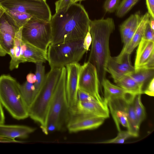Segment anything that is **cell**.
Returning <instances> with one entry per match:
<instances>
[{
	"label": "cell",
	"instance_id": "cell-4",
	"mask_svg": "<svg viewBox=\"0 0 154 154\" xmlns=\"http://www.w3.org/2000/svg\"><path fill=\"white\" fill-rule=\"evenodd\" d=\"M66 69L62 68L48 115L46 129L47 134L50 131L62 130L66 126L70 116V108L66 94Z\"/></svg>",
	"mask_w": 154,
	"mask_h": 154
},
{
	"label": "cell",
	"instance_id": "cell-28",
	"mask_svg": "<svg viewBox=\"0 0 154 154\" xmlns=\"http://www.w3.org/2000/svg\"><path fill=\"white\" fill-rule=\"evenodd\" d=\"M140 94L135 95L134 100V107L135 113L138 125H140L145 119L146 113L145 109L141 100Z\"/></svg>",
	"mask_w": 154,
	"mask_h": 154
},
{
	"label": "cell",
	"instance_id": "cell-42",
	"mask_svg": "<svg viewBox=\"0 0 154 154\" xmlns=\"http://www.w3.org/2000/svg\"><path fill=\"white\" fill-rule=\"evenodd\" d=\"M26 81L29 83L34 84L36 80V76L35 74L29 73L26 77Z\"/></svg>",
	"mask_w": 154,
	"mask_h": 154
},
{
	"label": "cell",
	"instance_id": "cell-23",
	"mask_svg": "<svg viewBox=\"0 0 154 154\" xmlns=\"http://www.w3.org/2000/svg\"><path fill=\"white\" fill-rule=\"evenodd\" d=\"M113 79L118 86L131 94L136 95L143 94L142 88L129 75H121Z\"/></svg>",
	"mask_w": 154,
	"mask_h": 154
},
{
	"label": "cell",
	"instance_id": "cell-40",
	"mask_svg": "<svg viewBox=\"0 0 154 154\" xmlns=\"http://www.w3.org/2000/svg\"><path fill=\"white\" fill-rule=\"evenodd\" d=\"M148 12L154 18V0H146Z\"/></svg>",
	"mask_w": 154,
	"mask_h": 154
},
{
	"label": "cell",
	"instance_id": "cell-20",
	"mask_svg": "<svg viewBox=\"0 0 154 154\" xmlns=\"http://www.w3.org/2000/svg\"><path fill=\"white\" fill-rule=\"evenodd\" d=\"M22 27L18 29L15 36L13 45L8 54L11 57L9 69L11 70L18 68L21 63V51L22 40Z\"/></svg>",
	"mask_w": 154,
	"mask_h": 154
},
{
	"label": "cell",
	"instance_id": "cell-39",
	"mask_svg": "<svg viewBox=\"0 0 154 154\" xmlns=\"http://www.w3.org/2000/svg\"><path fill=\"white\" fill-rule=\"evenodd\" d=\"M140 67L149 69L154 68V53L151 55L146 62Z\"/></svg>",
	"mask_w": 154,
	"mask_h": 154
},
{
	"label": "cell",
	"instance_id": "cell-31",
	"mask_svg": "<svg viewBox=\"0 0 154 154\" xmlns=\"http://www.w3.org/2000/svg\"><path fill=\"white\" fill-rule=\"evenodd\" d=\"M131 137L128 131L120 130L117 136L114 138L103 142H98L99 143H123L127 139Z\"/></svg>",
	"mask_w": 154,
	"mask_h": 154
},
{
	"label": "cell",
	"instance_id": "cell-10",
	"mask_svg": "<svg viewBox=\"0 0 154 154\" xmlns=\"http://www.w3.org/2000/svg\"><path fill=\"white\" fill-rule=\"evenodd\" d=\"M70 113L66 128L71 133L96 129L102 125L105 119L91 115Z\"/></svg>",
	"mask_w": 154,
	"mask_h": 154
},
{
	"label": "cell",
	"instance_id": "cell-9",
	"mask_svg": "<svg viewBox=\"0 0 154 154\" xmlns=\"http://www.w3.org/2000/svg\"><path fill=\"white\" fill-rule=\"evenodd\" d=\"M100 88L97 69L88 61L81 65L79 74L78 89L85 92L96 99L99 103L107 104L100 94Z\"/></svg>",
	"mask_w": 154,
	"mask_h": 154
},
{
	"label": "cell",
	"instance_id": "cell-37",
	"mask_svg": "<svg viewBox=\"0 0 154 154\" xmlns=\"http://www.w3.org/2000/svg\"><path fill=\"white\" fill-rule=\"evenodd\" d=\"M145 94L150 96H154V78L152 79L146 86L143 91Z\"/></svg>",
	"mask_w": 154,
	"mask_h": 154
},
{
	"label": "cell",
	"instance_id": "cell-27",
	"mask_svg": "<svg viewBox=\"0 0 154 154\" xmlns=\"http://www.w3.org/2000/svg\"><path fill=\"white\" fill-rule=\"evenodd\" d=\"M45 66L43 65V63H36L35 75L36 76V80L34 84L35 89L34 100L44 83L45 76Z\"/></svg>",
	"mask_w": 154,
	"mask_h": 154
},
{
	"label": "cell",
	"instance_id": "cell-15",
	"mask_svg": "<svg viewBox=\"0 0 154 154\" xmlns=\"http://www.w3.org/2000/svg\"><path fill=\"white\" fill-rule=\"evenodd\" d=\"M106 101L117 130L119 131L121 130L119 123L124 122L127 119L126 106L127 100L122 98L111 97Z\"/></svg>",
	"mask_w": 154,
	"mask_h": 154
},
{
	"label": "cell",
	"instance_id": "cell-1",
	"mask_svg": "<svg viewBox=\"0 0 154 154\" xmlns=\"http://www.w3.org/2000/svg\"><path fill=\"white\" fill-rule=\"evenodd\" d=\"M90 20L84 6L72 3L52 16L50 44L84 39L89 29Z\"/></svg>",
	"mask_w": 154,
	"mask_h": 154
},
{
	"label": "cell",
	"instance_id": "cell-49",
	"mask_svg": "<svg viewBox=\"0 0 154 154\" xmlns=\"http://www.w3.org/2000/svg\"><path fill=\"white\" fill-rule=\"evenodd\" d=\"M5 0H0V3Z\"/></svg>",
	"mask_w": 154,
	"mask_h": 154
},
{
	"label": "cell",
	"instance_id": "cell-34",
	"mask_svg": "<svg viewBox=\"0 0 154 154\" xmlns=\"http://www.w3.org/2000/svg\"><path fill=\"white\" fill-rule=\"evenodd\" d=\"M142 38L146 40L154 42V30L150 27L149 19L146 23Z\"/></svg>",
	"mask_w": 154,
	"mask_h": 154
},
{
	"label": "cell",
	"instance_id": "cell-45",
	"mask_svg": "<svg viewBox=\"0 0 154 154\" xmlns=\"http://www.w3.org/2000/svg\"><path fill=\"white\" fill-rule=\"evenodd\" d=\"M7 54L6 51L0 44V56L3 57Z\"/></svg>",
	"mask_w": 154,
	"mask_h": 154
},
{
	"label": "cell",
	"instance_id": "cell-43",
	"mask_svg": "<svg viewBox=\"0 0 154 154\" xmlns=\"http://www.w3.org/2000/svg\"><path fill=\"white\" fill-rule=\"evenodd\" d=\"M5 117L3 112L2 105L0 100V124H4Z\"/></svg>",
	"mask_w": 154,
	"mask_h": 154
},
{
	"label": "cell",
	"instance_id": "cell-48",
	"mask_svg": "<svg viewBox=\"0 0 154 154\" xmlns=\"http://www.w3.org/2000/svg\"><path fill=\"white\" fill-rule=\"evenodd\" d=\"M37 0V1H39L46 2V0Z\"/></svg>",
	"mask_w": 154,
	"mask_h": 154
},
{
	"label": "cell",
	"instance_id": "cell-25",
	"mask_svg": "<svg viewBox=\"0 0 154 154\" xmlns=\"http://www.w3.org/2000/svg\"><path fill=\"white\" fill-rule=\"evenodd\" d=\"M5 14L11 22L18 29L22 27L32 18V16L27 13L17 11L6 9Z\"/></svg>",
	"mask_w": 154,
	"mask_h": 154
},
{
	"label": "cell",
	"instance_id": "cell-22",
	"mask_svg": "<svg viewBox=\"0 0 154 154\" xmlns=\"http://www.w3.org/2000/svg\"><path fill=\"white\" fill-rule=\"evenodd\" d=\"M134 98L127 100L126 102V112L128 125L127 128V131L131 137H137L139 135L140 127L138 125L134 111Z\"/></svg>",
	"mask_w": 154,
	"mask_h": 154
},
{
	"label": "cell",
	"instance_id": "cell-29",
	"mask_svg": "<svg viewBox=\"0 0 154 154\" xmlns=\"http://www.w3.org/2000/svg\"><path fill=\"white\" fill-rule=\"evenodd\" d=\"M139 0H122L116 11V15L122 18L126 15Z\"/></svg>",
	"mask_w": 154,
	"mask_h": 154
},
{
	"label": "cell",
	"instance_id": "cell-21",
	"mask_svg": "<svg viewBox=\"0 0 154 154\" xmlns=\"http://www.w3.org/2000/svg\"><path fill=\"white\" fill-rule=\"evenodd\" d=\"M150 15L148 12L141 16L138 26L126 48L121 52H125L130 54L138 45L143 36L145 25Z\"/></svg>",
	"mask_w": 154,
	"mask_h": 154
},
{
	"label": "cell",
	"instance_id": "cell-17",
	"mask_svg": "<svg viewBox=\"0 0 154 154\" xmlns=\"http://www.w3.org/2000/svg\"><path fill=\"white\" fill-rule=\"evenodd\" d=\"M21 49L23 52L21 63L29 62L36 64L48 61L47 51L31 44L22 41Z\"/></svg>",
	"mask_w": 154,
	"mask_h": 154
},
{
	"label": "cell",
	"instance_id": "cell-35",
	"mask_svg": "<svg viewBox=\"0 0 154 154\" xmlns=\"http://www.w3.org/2000/svg\"><path fill=\"white\" fill-rule=\"evenodd\" d=\"M77 101L81 102L92 101L99 102L91 95L79 89H78L77 93Z\"/></svg>",
	"mask_w": 154,
	"mask_h": 154
},
{
	"label": "cell",
	"instance_id": "cell-18",
	"mask_svg": "<svg viewBox=\"0 0 154 154\" xmlns=\"http://www.w3.org/2000/svg\"><path fill=\"white\" fill-rule=\"evenodd\" d=\"M103 89L104 98L105 100L111 97L122 98L129 100L134 97L136 95L131 94L121 87L116 85L106 78L101 84Z\"/></svg>",
	"mask_w": 154,
	"mask_h": 154
},
{
	"label": "cell",
	"instance_id": "cell-2",
	"mask_svg": "<svg viewBox=\"0 0 154 154\" xmlns=\"http://www.w3.org/2000/svg\"><path fill=\"white\" fill-rule=\"evenodd\" d=\"M89 28L92 40L88 61L97 69L101 88V83L106 78L107 63L111 56L109 41L115 29V23L110 17L90 20Z\"/></svg>",
	"mask_w": 154,
	"mask_h": 154
},
{
	"label": "cell",
	"instance_id": "cell-12",
	"mask_svg": "<svg viewBox=\"0 0 154 154\" xmlns=\"http://www.w3.org/2000/svg\"><path fill=\"white\" fill-rule=\"evenodd\" d=\"M80 66L78 63H72L66 66L67 72L66 98L70 108L74 106L77 101L78 79Z\"/></svg>",
	"mask_w": 154,
	"mask_h": 154
},
{
	"label": "cell",
	"instance_id": "cell-14",
	"mask_svg": "<svg viewBox=\"0 0 154 154\" xmlns=\"http://www.w3.org/2000/svg\"><path fill=\"white\" fill-rule=\"evenodd\" d=\"M18 29L11 22L5 13L0 19V44L7 54L13 45Z\"/></svg>",
	"mask_w": 154,
	"mask_h": 154
},
{
	"label": "cell",
	"instance_id": "cell-24",
	"mask_svg": "<svg viewBox=\"0 0 154 154\" xmlns=\"http://www.w3.org/2000/svg\"><path fill=\"white\" fill-rule=\"evenodd\" d=\"M128 75L138 83L143 91L144 86L154 78V68L140 67L135 69L134 72Z\"/></svg>",
	"mask_w": 154,
	"mask_h": 154
},
{
	"label": "cell",
	"instance_id": "cell-6",
	"mask_svg": "<svg viewBox=\"0 0 154 154\" xmlns=\"http://www.w3.org/2000/svg\"><path fill=\"white\" fill-rule=\"evenodd\" d=\"M83 43V39L50 44L47 53L51 69L62 68L67 65L78 63L86 52Z\"/></svg>",
	"mask_w": 154,
	"mask_h": 154
},
{
	"label": "cell",
	"instance_id": "cell-7",
	"mask_svg": "<svg viewBox=\"0 0 154 154\" xmlns=\"http://www.w3.org/2000/svg\"><path fill=\"white\" fill-rule=\"evenodd\" d=\"M22 41L47 51L51 44L50 21L32 18L22 27Z\"/></svg>",
	"mask_w": 154,
	"mask_h": 154
},
{
	"label": "cell",
	"instance_id": "cell-46",
	"mask_svg": "<svg viewBox=\"0 0 154 154\" xmlns=\"http://www.w3.org/2000/svg\"><path fill=\"white\" fill-rule=\"evenodd\" d=\"M6 9L0 4V19L5 13Z\"/></svg>",
	"mask_w": 154,
	"mask_h": 154
},
{
	"label": "cell",
	"instance_id": "cell-11",
	"mask_svg": "<svg viewBox=\"0 0 154 154\" xmlns=\"http://www.w3.org/2000/svg\"><path fill=\"white\" fill-rule=\"evenodd\" d=\"M130 54L125 52H121L117 56L109 58L107 65L106 71L113 78L128 75L135 70L131 63Z\"/></svg>",
	"mask_w": 154,
	"mask_h": 154
},
{
	"label": "cell",
	"instance_id": "cell-19",
	"mask_svg": "<svg viewBox=\"0 0 154 154\" xmlns=\"http://www.w3.org/2000/svg\"><path fill=\"white\" fill-rule=\"evenodd\" d=\"M138 46L134 66L135 69L141 66L154 53V42L142 38Z\"/></svg>",
	"mask_w": 154,
	"mask_h": 154
},
{
	"label": "cell",
	"instance_id": "cell-33",
	"mask_svg": "<svg viewBox=\"0 0 154 154\" xmlns=\"http://www.w3.org/2000/svg\"><path fill=\"white\" fill-rule=\"evenodd\" d=\"M120 0H106L103 8L106 12L112 13L117 10Z\"/></svg>",
	"mask_w": 154,
	"mask_h": 154
},
{
	"label": "cell",
	"instance_id": "cell-36",
	"mask_svg": "<svg viewBox=\"0 0 154 154\" xmlns=\"http://www.w3.org/2000/svg\"><path fill=\"white\" fill-rule=\"evenodd\" d=\"M72 3V0H58L55 3L56 12L67 8Z\"/></svg>",
	"mask_w": 154,
	"mask_h": 154
},
{
	"label": "cell",
	"instance_id": "cell-16",
	"mask_svg": "<svg viewBox=\"0 0 154 154\" xmlns=\"http://www.w3.org/2000/svg\"><path fill=\"white\" fill-rule=\"evenodd\" d=\"M35 130V128L26 125L0 124V137L13 140L16 138L25 139Z\"/></svg>",
	"mask_w": 154,
	"mask_h": 154
},
{
	"label": "cell",
	"instance_id": "cell-3",
	"mask_svg": "<svg viewBox=\"0 0 154 154\" xmlns=\"http://www.w3.org/2000/svg\"><path fill=\"white\" fill-rule=\"evenodd\" d=\"M62 68H51L45 75L44 83L28 108L29 116L39 124L47 134L46 125L50 106Z\"/></svg>",
	"mask_w": 154,
	"mask_h": 154
},
{
	"label": "cell",
	"instance_id": "cell-38",
	"mask_svg": "<svg viewBox=\"0 0 154 154\" xmlns=\"http://www.w3.org/2000/svg\"><path fill=\"white\" fill-rule=\"evenodd\" d=\"M92 40V37L89 27L88 30L83 39V47L86 52L89 50L90 46L91 44Z\"/></svg>",
	"mask_w": 154,
	"mask_h": 154
},
{
	"label": "cell",
	"instance_id": "cell-30",
	"mask_svg": "<svg viewBox=\"0 0 154 154\" xmlns=\"http://www.w3.org/2000/svg\"><path fill=\"white\" fill-rule=\"evenodd\" d=\"M138 11L132 14L120 26V31L122 42L131 29L137 15Z\"/></svg>",
	"mask_w": 154,
	"mask_h": 154
},
{
	"label": "cell",
	"instance_id": "cell-26",
	"mask_svg": "<svg viewBox=\"0 0 154 154\" xmlns=\"http://www.w3.org/2000/svg\"><path fill=\"white\" fill-rule=\"evenodd\" d=\"M35 89L34 84L27 81L22 85H20V93L28 108L34 100Z\"/></svg>",
	"mask_w": 154,
	"mask_h": 154
},
{
	"label": "cell",
	"instance_id": "cell-5",
	"mask_svg": "<svg viewBox=\"0 0 154 154\" xmlns=\"http://www.w3.org/2000/svg\"><path fill=\"white\" fill-rule=\"evenodd\" d=\"M20 84L9 75L0 76V100L14 118L22 120L29 116L28 108L22 96Z\"/></svg>",
	"mask_w": 154,
	"mask_h": 154
},
{
	"label": "cell",
	"instance_id": "cell-41",
	"mask_svg": "<svg viewBox=\"0 0 154 154\" xmlns=\"http://www.w3.org/2000/svg\"><path fill=\"white\" fill-rule=\"evenodd\" d=\"M23 141L17 140H13L10 139H8L0 137V143H23Z\"/></svg>",
	"mask_w": 154,
	"mask_h": 154
},
{
	"label": "cell",
	"instance_id": "cell-47",
	"mask_svg": "<svg viewBox=\"0 0 154 154\" xmlns=\"http://www.w3.org/2000/svg\"><path fill=\"white\" fill-rule=\"evenodd\" d=\"M85 0H72V3H77L78 2H81Z\"/></svg>",
	"mask_w": 154,
	"mask_h": 154
},
{
	"label": "cell",
	"instance_id": "cell-8",
	"mask_svg": "<svg viewBox=\"0 0 154 154\" xmlns=\"http://www.w3.org/2000/svg\"><path fill=\"white\" fill-rule=\"evenodd\" d=\"M0 4L6 9L26 13L33 18L50 21L52 16L46 2L35 0H5Z\"/></svg>",
	"mask_w": 154,
	"mask_h": 154
},
{
	"label": "cell",
	"instance_id": "cell-13",
	"mask_svg": "<svg viewBox=\"0 0 154 154\" xmlns=\"http://www.w3.org/2000/svg\"><path fill=\"white\" fill-rule=\"evenodd\" d=\"M71 113L91 115L105 119L109 117L107 104L97 102H81L77 101L75 105L70 108Z\"/></svg>",
	"mask_w": 154,
	"mask_h": 154
},
{
	"label": "cell",
	"instance_id": "cell-32",
	"mask_svg": "<svg viewBox=\"0 0 154 154\" xmlns=\"http://www.w3.org/2000/svg\"><path fill=\"white\" fill-rule=\"evenodd\" d=\"M140 14V11H138L132 26L123 42V46L122 50H124L126 48L135 32L141 20V15Z\"/></svg>",
	"mask_w": 154,
	"mask_h": 154
},
{
	"label": "cell",
	"instance_id": "cell-44",
	"mask_svg": "<svg viewBox=\"0 0 154 154\" xmlns=\"http://www.w3.org/2000/svg\"><path fill=\"white\" fill-rule=\"evenodd\" d=\"M149 22L151 28L154 30V18L150 16Z\"/></svg>",
	"mask_w": 154,
	"mask_h": 154
}]
</instances>
